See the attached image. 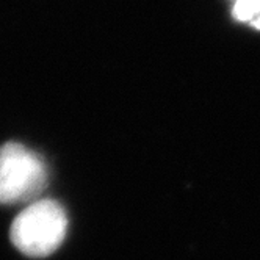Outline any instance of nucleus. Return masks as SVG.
<instances>
[{
  "instance_id": "f03ea898",
  "label": "nucleus",
  "mask_w": 260,
  "mask_h": 260,
  "mask_svg": "<svg viewBox=\"0 0 260 260\" xmlns=\"http://www.w3.org/2000/svg\"><path fill=\"white\" fill-rule=\"evenodd\" d=\"M47 182L44 161L28 147L0 146V204H19L38 196Z\"/></svg>"
},
{
  "instance_id": "f257e3e1",
  "label": "nucleus",
  "mask_w": 260,
  "mask_h": 260,
  "mask_svg": "<svg viewBox=\"0 0 260 260\" xmlns=\"http://www.w3.org/2000/svg\"><path fill=\"white\" fill-rule=\"evenodd\" d=\"M68 216L58 202L36 201L16 216L11 224V241L28 257H47L55 252L66 237Z\"/></svg>"
},
{
  "instance_id": "7ed1b4c3",
  "label": "nucleus",
  "mask_w": 260,
  "mask_h": 260,
  "mask_svg": "<svg viewBox=\"0 0 260 260\" xmlns=\"http://www.w3.org/2000/svg\"><path fill=\"white\" fill-rule=\"evenodd\" d=\"M232 16L241 24L260 30V0H231Z\"/></svg>"
}]
</instances>
